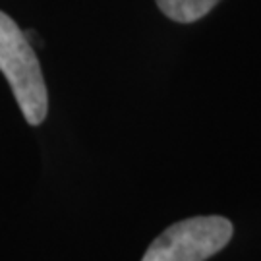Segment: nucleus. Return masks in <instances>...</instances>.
Returning a JSON list of instances; mask_svg holds the SVG:
<instances>
[{
    "label": "nucleus",
    "mask_w": 261,
    "mask_h": 261,
    "mask_svg": "<svg viewBox=\"0 0 261 261\" xmlns=\"http://www.w3.org/2000/svg\"><path fill=\"white\" fill-rule=\"evenodd\" d=\"M0 70L6 75L25 120L31 126H39L48 111L47 85L29 39L4 12H0Z\"/></svg>",
    "instance_id": "1"
},
{
    "label": "nucleus",
    "mask_w": 261,
    "mask_h": 261,
    "mask_svg": "<svg viewBox=\"0 0 261 261\" xmlns=\"http://www.w3.org/2000/svg\"><path fill=\"white\" fill-rule=\"evenodd\" d=\"M159 10L178 23H192L207 16L221 0H155Z\"/></svg>",
    "instance_id": "3"
},
{
    "label": "nucleus",
    "mask_w": 261,
    "mask_h": 261,
    "mask_svg": "<svg viewBox=\"0 0 261 261\" xmlns=\"http://www.w3.org/2000/svg\"><path fill=\"white\" fill-rule=\"evenodd\" d=\"M232 238L224 217H192L168 226L153 240L141 261H205Z\"/></svg>",
    "instance_id": "2"
}]
</instances>
